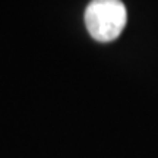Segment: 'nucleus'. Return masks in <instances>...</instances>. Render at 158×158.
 Returning a JSON list of instances; mask_svg holds the SVG:
<instances>
[{
    "mask_svg": "<svg viewBox=\"0 0 158 158\" xmlns=\"http://www.w3.org/2000/svg\"><path fill=\"white\" fill-rule=\"evenodd\" d=\"M127 13L122 0H91L85 9V25L97 41L110 43L122 34Z\"/></svg>",
    "mask_w": 158,
    "mask_h": 158,
    "instance_id": "f257e3e1",
    "label": "nucleus"
}]
</instances>
